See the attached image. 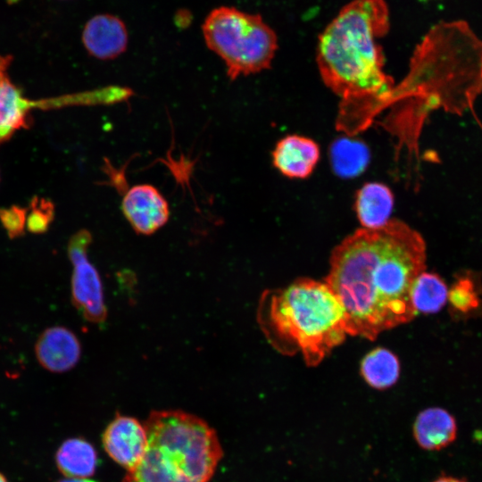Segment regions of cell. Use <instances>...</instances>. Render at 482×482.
<instances>
[{
  "label": "cell",
  "mask_w": 482,
  "mask_h": 482,
  "mask_svg": "<svg viewBox=\"0 0 482 482\" xmlns=\"http://www.w3.org/2000/svg\"><path fill=\"white\" fill-rule=\"evenodd\" d=\"M425 262L423 237L397 219L360 229L337 245L325 282L343 303L347 335L374 340L411 321L417 314L411 290Z\"/></svg>",
  "instance_id": "obj_1"
},
{
  "label": "cell",
  "mask_w": 482,
  "mask_h": 482,
  "mask_svg": "<svg viewBox=\"0 0 482 482\" xmlns=\"http://www.w3.org/2000/svg\"><path fill=\"white\" fill-rule=\"evenodd\" d=\"M389 27L385 0H353L319 36L318 69L340 98L337 129L349 137L365 130L392 103L395 86L384 71L378 44Z\"/></svg>",
  "instance_id": "obj_2"
},
{
  "label": "cell",
  "mask_w": 482,
  "mask_h": 482,
  "mask_svg": "<svg viewBox=\"0 0 482 482\" xmlns=\"http://www.w3.org/2000/svg\"><path fill=\"white\" fill-rule=\"evenodd\" d=\"M482 92V40L462 21L440 22L416 46L408 75L395 86L386 128L411 150L428 114L461 115Z\"/></svg>",
  "instance_id": "obj_3"
},
{
  "label": "cell",
  "mask_w": 482,
  "mask_h": 482,
  "mask_svg": "<svg viewBox=\"0 0 482 482\" xmlns=\"http://www.w3.org/2000/svg\"><path fill=\"white\" fill-rule=\"evenodd\" d=\"M257 321L273 348L286 355L300 352L309 367L320 363L347 335L338 296L325 281L306 278L265 290Z\"/></svg>",
  "instance_id": "obj_4"
},
{
  "label": "cell",
  "mask_w": 482,
  "mask_h": 482,
  "mask_svg": "<svg viewBox=\"0 0 482 482\" xmlns=\"http://www.w3.org/2000/svg\"><path fill=\"white\" fill-rule=\"evenodd\" d=\"M145 452L122 482H207L222 457L214 430L180 411H152Z\"/></svg>",
  "instance_id": "obj_5"
},
{
  "label": "cell",
  "mask_w": 482,
  "mask_h": 482,
  "mask_svg": "<svg viewBox=\"0 0 482 482\" xmlns=\"http://www.w3.org/2000/svg\"><path fill=\"white\" fill-rule=\"evenodd\" d=\"M202 30L207 47L224 62L231 80L270 68L278 37L260 14L220 6L207 15Z\"/></svg>",
  "instance_id": "obj_6"
},
{
  "label": "cell",
  "mask_w": 482,
  "mask_h": 482,
  "mask_svg": "<svg viewBox=\"0 0 482 482\" xmlns=\"http://www.w3.org/2000/svg\"><path fill=\"white\" fill-rule=\"evenodd\" d=\"M91 242V233L81 229L71 236L67 245L73 267L71 302L86 320L100 324L106 320L107 309L100 274L87 256Z\"/></svg>",
  "instance_id": "obj_7"
},
{
  "label": "cell",
  "mask_w": 482,
  "mask_h": 482,
  "mask_svg": "<svg viewBox=\"0 0 482 482\" xmlns=\"http://www.w3.org/2000/svg\"><path fill=\"white\" fill-rule=\"evenodd\" d=\"M121 211L134 231L145 236L158 231L170 215L167 200L150 184L129 187L122 197Z\"/></svg>",
  "instance_id": "obj_8"
},
{
  "label": "cell",
  "mask_w": 482,
  "mask_h": 482,
  "mask_svg": "<svg viewBox=\"0 0 482 482\" xmlns=\"http://www.w3.org/2000/svg\"><path fill=\"white\" fill-rule=\"evenodd\" d=\"M105 451L129 470L141 461L146 446L145 428L134 418L117 415L103 435Z\"/></svg>",
  "instance_id": "obj_9"
},
{
  "label": "cell",
  "mask_w": 482,
  "mask_h": 482,
  "mask_svg": "<svg viewBox=\"0 0 482 482\" xmlns=\"http://www.w3.org/2000/svg\"><path fill=\"white\" fill-rule=\"evenodd\" d=\"M38 363L53 373H63L74 368L81 356V345L77 336L63 326L46 328L35 344Z\"/></svg>",
  "instance_id": "obj_10"
},
{
  "label": "cell",
  "mask_w": 482,
  "mask_h": 482,
  "mask_svg": "<svg viewBox=\"0 0 482 482\" xmlns=\"http://www.w3.org/2000/svg\"><path fill=\"white\" fill-rule=\"evenodd\" d=\"M128 41L125 23L112 14L92 17L82 32V42L86 50L100 60L117 58L126 51Z\"/></svg>",
  "instance_id": "obj_11"
},
{
  "label": "cell",
  "mask_w": 482,
  "mask_h": 482,
  "mask_svg": "<svg viewBox=\"0 0 482 482\" xmlns=\"http://www.w3.org/2000/svg\"><path fill=\"white\" fill-rule=\"evenodd\" d=\"M320 156L319 145L312 139L289 135L280 139L273 152V166L290 179H306L314 170Z\"/></svg>",
  "instance_id": "obj_12"
},
{
  "label": "cell",
  "mask_w": 482,
  "mask_h": 482,
  "mask_svg": "<svg viewBox=\"0 0 482 482\" xmlns=\"http://www.w3.org/2000/svg\"><path fill=\"white\" fill-rule=\"evenodd\" d=\"M457 431L455 418L439 407L423 410L413 424L415 441L428 451H438L450 445L455 440Z\"/></svg>",
  "instance_id": "obj_13"
},
{
  "label": "cell",
  "mask_w": 482,
  "mask_h": 482,
  "mask_svg": "<svg viewBox=\"0 0 482 482\" xmlns=\"http://www.w3.org/2000/svg\"><path fill=\"white\" fill-rule=\"evenodd\" d=\"M394 207L391 189L379 182L364 184L356 193L354 208L364 229H378L390 220Z\"/></svg>",
  "instance_id": "obj_14"
},
{
  "label": "cell",
  "mask_w": 482,
  "mask_h": 482,
  "mask_svg": "<svg viewBox=\"0 0 482 482\" xmlns=\"http://www.w3.org/2000/svg\"><path fill=\"white\" fill-rule=\"evenodd\" d=\"M58 470L67 478H86L96 470L98 458L94 446L82 438L65 440L55 454Z\"/></svg>",
  "instance_id": "obj_15"
},
{
  "label": "cell",
  "mask_w": 482,
  "mask_h": 482,
  "mask_svg": "<svg viewBox=\"0 0 482 482\" xmlns=\"http://www.w3.org/2000/svg\"><path fill=\"white\" fill-rule=\"evenodd\" d=\"M31 104L8 78L0 80V144L26 125Z\"/></svg>",
  "instance_id": "obj_16"
},
{
  "label": "cell",
  "mask_w": 482,
  "mask_h": 482,
  "mask_svg": "<svg viewBox=\"0 0 482 482\" xmlns=\"http://www.w3.org/2000/svg\"><path fill=\"white\" fill-rule=\"evenodd\" d=\"M361 374L370 386L384 390L391 387L398 380L400 362L391 351L378 347L362 359Z\"/></svg>",
  "instance_id": "obj_17"
},
{
  "label": "cell",
  "mask_w": 482,
  "mask_h": 482,
  "mask_svg": "<svg viewBox=\"0 0 482 482\" xmlns=\"http://www.w3.org/2000/svg\"><path fill=\"white\" fill-rule=\"evenodd\" d=\"M448 287L442 278L432 272H421L414 280L411 300L416 312L436 313L448 300Z\"/></svg>",
  "instance_id": "obj_18"
},
{
  "label": "cell",
  "mask_w": 482,
  "mask_h": 482,
  "mask_svg": "<svg viewBox=\"0 0 482 482\" xmlns=\"http://www.w3.org/2000/svg\"><path fill=\"white\" fill-rule=\"evenodd\" d=\"M331 159L335 171L343 177L361 173L369 161L366 146L356 140L342 138L331 147Z\"/></svg>",
  "instance_id": "obj_19"
},
{
  "label": "cell",
  "mask_w": 482,
  "mask_h": 482,
  "mask_svg": "<svg viewBox=\"0 0 482 482\" xmlns=\"http://www.w3.org/2000/svg\"><path fill=\"white\" fill-rule=\"evenodd\" d=\"M448 301L461 312H468L478 307L479 298L472 281L468 278H459L448 291Z\"/></svg>",
  "instance_id": "obj_20"
},
{
  "label": "cell",
  "mask_w": 482,
  "mask_h": 482,
  "mask_svg": "<svg viewBox=\"0 0 482 482\" xmlns=\"http://www.w3.org/2000/svg\"><path fill=\"white\" fill-rule=\"evenodd\" d=\"M53 218V205L43 199H35L27 216L26 225L29 232L41 234L48 229Z\"/></svg>",
  "instance_id": "obj_21"
},
{
  "label": "cell",
  "mask_w": 482,
  "mask_h": 482,
  "mask_svg": "<svg viewBox=\"0 0 482 482\" xmlns=\"http://www.w3.org/2000/svg\"><path fill=\"white\" fill-rule=\"evenodd\" d=\"M0 221L10 238L19 237L27 223L26 210L16 206L0 210Z\"/></svg>",
  "instance_id": "obj_22"
},
{
  "label": "cell",
  "mask_w": 482,
  "mask_h": 482,
  "mask_svg": "<svg viewBox=\"0 0 482 482\" xmlns=\"http://www.w3.org/2000/svg\"><path fill=\"white\" fill-rule=\"evenodd\" d=\"M10 62V56H4L0 54V80L7 77L6 71Z\"/></svg>",
  "instance_id": "obj_23"
},
{
  "label": "cell",
  "mask_w": 482,
  "mask_h": 482,
  "mask_svg": "<svg viewBox=\"0 0 482 482\" xmlns=\"http://www.w3.org/2000/svg\"><path fill=\"white\" fill-rule=\"evenodd\" d=\"M433 482H466L464 479L453 476H440Z\"/></svg>",
  "instance_id": "obj_24"
},
{
  "label": "cell",
  "mask_w": 482,
  "mask_h": 482,
  "mask_svg": "<svg viewBox=\"0 0 482 482\" xmlns=\"http://www.w3.org/2000/svg\"><path fill=\"white\" fill-rule=\"evenodd\" d=\"M56 482H96L87 478H66Z\"/></svg>",
  "instance_id": "obj_25"
},
{
  "label": "cell",
  "mask_w": 482,
  "mask_h": 482,
  "mask_svg": "<svg viewBox=\"0 0 482 482\" xmlns=\"http://www.w3.org/2000/svg\"><path fill=\"white\" fill-rule=\"evenodd\" d=\"M0 482H8L6 478L1 473H0Z\"/></svg>",
  "instance_id": "obj_26"
}]
</instances>
